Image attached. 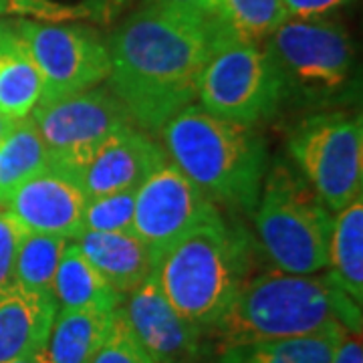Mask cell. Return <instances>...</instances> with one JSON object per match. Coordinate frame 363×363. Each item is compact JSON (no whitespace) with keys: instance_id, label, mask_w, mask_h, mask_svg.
Instances as JSON below:
<instances>
[{"instance_id":"obj_24","label":"cell","mask_w":363,"mask_h":363,"mask_svg":"<svg viewBox=\"0 0 363 363\" xmlns=\"http://www.w3.org/2000/svg\"><path fill=\"white\" fill-rule=\"evenodd\" d=\"M69 238L55 234L25 233L14 259V285L33 293H51L52 277Z\"/></svg>"},{"instance_id":"obj_32","label":"cell","mask_w":363,"mask_h":363,"mask_svg":"<svg viewBox=\"0 0 363 363\" xmlns=\"http://www.w3.org/2000/svg\"><path fill=\"white\" fill-rule=\"evenodd\" d=\"M16 123V119H13V117L4 116L2 111H0V140L9 133V131L13 130V125Z\"/></svg>"},{"instance_id":"obj_30","label":"cell","mask_w":363,"mask_h":363,"mask_svg":"<svg viewBox=\"0 0 363 363\" xmlns=\"http://www.w3.org/2000/svg\"><path fill=\"white\" fill-rule=\"evenodd\" d=\"M331 363H363L362 333H347L335 351Z\"/></svg>"},{"instance_id":"obj_5","label":"cell","mask_w":363,"mask_h":363,"mask_svg":"<svg viewBox=\"0 0 363 363\" xmlns=\"http://www.w3.org/2000/svg\"><path fill=\"white\" fill-rule=\"evenodd\" d=\"M257 206L260 247L277 271L315 274L329 264L333 218L311 186L279 166L260 188Z\"/></svg>"},{"instance_id":"obj_20","label":"cell","mask_w":363,"mask_h":363,"mask_svg":"<svg viewBox=\"0 0 363 363\" xmlns=\"http://www.w3.org/2000/svg\"><path fill=\"white\" fill-rule=\"evenodd\" d=\"M329 279L357 305L363 303V200L357 198L333 218Z\"/></svg>"},{"instance_id":"obj_4","label":"cell","mask_w":363,"mask_h":363,"mask_svg":"<svg viewBox=\"0 0 363 363\" xmlns=\"http://www.w3.org/2000/svg\"><path fill=\"white\" fill-rule=\"evenodd\" d=\"M162 138L169 160L210 200L257 208L267 147L252 125L190 105L162 128Z\"/></svg>"},{"instance_id":"obj_26","label":"cell","mask_w":363,"mask_h":363,"mask_svg":"<svg viewBox=\"0 0 363 363\" xmlns=\"http://www.w3.org/2000/svg\"><path fill=\"white\" fill-rule=\"evenodd\" d=\"M89 363H154L133 335L121 305L111 313L107 335Z\"/></svg>"},{"instance_id":"obj_21","label":"cell","mask_w":363,"mask_h":363,"mask_svg":"<svg viewBox=\"0 0 363 363\" xmlns=\"http://www.w3.org/2000/svg\"><path fill=\"white\" fill-rule=\"evenodd\" d=\"M111 313L99 309L57 311L45 345L49 363H89L107 335Z\"/></svg>"},{"instance_id":"obj_1","label":"cell","mask_w":363,"mask_h":363,"mask_svg":"<svg viewBox=\"0 0 363 363\" xmlns=\"http://www.w3.org/2000/svg\"><path fill=\"white\" fill-rule=\"evenodd\" d=\"M212 43L206 21L145 4L105 43L109 89L138 125L162 130L194 104Z\"/></svg>"},{"instance_id":"obj_10","label":"cell","mask_w":363,"mask_h":363,"mask_svg":"<svg viewBox=\"0 0 363 363\" xmlns=\"http://www.w3.org/2000/svg\"><path fill=\"white\" fill-rule=\"evenodd\" d=\"M43 81L39 105L93 89L109 77V52L99 37L75 25L14 23Z\"/></svg>"},{"instance_id":"obj_3","label":"cell","mask_w":363,"mask_h":363,"mask_svg":"<svg viewBox=\"0 0 363 363\" xmlns=\"http://www.w3.org/2000/svg\"><path fill=\"white\" fill-rule=\"evenodd\" d=\"M250 267L248 234L214 210L157 259L152 274L169 305L206 335L250 277Z\"/></svg>"},{"instance_id":"obj_31","label":"cell","mask_w":363,"mask_h":363,"mask_svg":"<svg viewBox=\"0 0 363 363\" xmlns=\"http://www.w3.org/2000/svg\"><path fill=\"white\" fill-rule=\"evenodd\" d=\"M9 363H49V357H47V351L43 347V350L33 351V353H28L25 357H18V359H13V362Z\"/></svg>"},{"instance_id":"obj_34","label":"cell","mask_w":363,"mask_h":363,"mask_svg":"<svg viewBox=\"0 0 363 363\" xmlns=\"http://www.w3.org/2000/svg\"><path fill=\"white\" fill-rule=\"evenodd\" d=\"M30 0H11L9 4H28Z\"/></svg>"},{"instance_id":"obj_15","label":"cell","mask_w":363,"mask_h":363,"mask_svg":"<svg viewBox=\"0 0 363 363\" xmlns=\"http://www.w3.org/2000/svg\"><path fill=\"white\" fill-rule=\"evenodd\" d=\"M57 303L51 293L11 285L0 293V363L25 357L47 345Z\"/></svg>"},{"instance_id":"obj_14","label":"cell","mask_w":363,"mask_h":363,"mask_svg":"<svg viewBox=\"0 0 363 363\" xmlns=\"http://www.w3.org/2000/svg\"><path fill=\"white\" fill-rule=\"evenodd\" d=\"M166 160V150L131 123L99 145L79 169V180L89 198L135 192Z\"/></svg>"},{"instance_id":"obj_13","label":"cell","mask_w":363,"mask_h":363,"mask_svg":"<svg viewBox=\"0 0 363 363\" xmlns=\"http://www.w3.org/2000/svg\"><path fill=\"white\" fill-rule=\"evenodd\" d=\"M121 303L135 339L154 363H200L204 333L182 317L160 291L154 274L133 289Z\"/></svg>"},{"instance_id":"obj_23","label":"cell","mask_w":363,"mask_h":363,"mask_svg":"<svg viewBox=\"0 0 363 363\" xmlns=\"http://www.w3.org/2000/svg\"><path fill=\"white\" fill-rule=\"evenodd\" d=\"M289 18L283 0H220L210 21L212 39L257 43L267 39Z\"/></svg>"},{"instance_id":"obj_7","label":"cell","mask_w":363,"mask_h":363,"mask_svg":"<svg viewBox=\"0 0 363 363\" xmlns=\"http://www.w3.org/2000/svg\"><path fill=\"white\" fill-rule=\"evenodd\" d=\"M289 152L313 192L333 214L362 198L363 123L359 113H321L289 140Z\"/></svg>"},{"instance_id":"obj_18","label":"cell","mask_w":363,"mask_h":363,"mask_svg":"<svg viewBox=\"0 0 363 363\" xmlns=\"http://www.w3.org/2000/svg\"><path fill=\"white\" fill-rule=\"evenodd\" d=\"M43 93L39 69L14 23H0V111L23 119L39 105Z\"/></svg>"},{"instance_id":"obj_28","label":"cell","mask_w":363,"mask_h":363,"mask_svg":"<svg viewBox=\"0 0 363 363\" xmlns=\"http://www.w3.org/2000/svg\"><path fill=\"white\" fill-rule=\"evenodd\" d=\"M147 4L169 11V13L210 23L220 6V0H147Z\"/></svg>"},{"instance_id":"obj_8","label":"cell","mask_w":363,"mask_h":363,"mask_svg":"<svg viewBox=\"0 0 363 363\" xmlns=\"http://www.w3.org/2000/svg\"><path fill=\"white\" fill-rule=\"evenodd\" d=\"M264 52L289 91L329 99L339 95L353 67V47L343 26L311 18L289 21L267 37Z\"/></svg>"},{"instance_id":"obj_25","label":"cell","mask_w":363,"mask_h":363,"mask_svg":"<svg viewBox=\"0 0 363 363\" xmlns=\"http://www.w3.org/2000/svg\"><path fill=\"white\" fill-rule=\"evenodd\" d=\"M135 192L91 196L83 210L81 230L95 233H131Z\"/></svg>"},{"instance_id":"obj_33","label":"cell","mask_w":363,"mask_h":363,"mask_svg":"<svg viewBox=\"0 0 363 363\" xmlns=\"http://www.w3.org/2000/svg\"><path fill=\"white\" fill-rule=\"evenodd\" d=\"M9 2H11V0H0V14L4 13L6 9H9Z\"/></svg>"},{"instance_id":"obj_19","label":"cell","mask_w":363,"mask_h":363,"mask_svg":"<svg viewBox=\"0 0 363 363\" xmlns=\"http://www.w3.org/2000/svg\"><path fill=\"white\" fill-rule=\"evenodd\" d=\"M347 333L345 327H333L307 337L230 345L214 351L208 363H331Z\"/></svg>"},{"instance_id":"obj_12","label":"cell","mask_w":363,"mask_h":363,"mask_svg":"<svg viewBox=\"0 0 363 363\" xmlns=\"http://www.w3.org/2000/svg\"><path fill=\"white\" fill-rule=\"evenodd\" d=\"M89 196L77 172L49 164L18 186L4 206L26 233H43L73 240L83 226V210Z\"/></svg>"},{"instance_id":"obj_9","label":"cell","mask_w":363,"mask_h":363,"mask_svg":"<svg viewBox=\"0 0 363 363\" xmlns=\"http://www.w3.org/2000/svg\"><path fill=\"white\" fill-rule=\"evenodd\" d=\"M30 113L52 164L77 174L101 143L133 123L130 111L111 89L97 87L37 105Z\"/></svg>"},{"instance_id":"obj_27","label":"cell","mask_w":363,"mask_h":363,"mask_svg":"<svg viewBox=\"0 0 363 363\" xmlns=\"http://www.w3.org/2000/svg\"><path fill=\"white\" fill-rule=\"evenodd\" d=\"M25 233L26 230L14 220L13 214L6 208H0V293L14 285V259Z\"/></svg>"},{"instance_id":"obj_29","label":"cell","mask_w":363,"mask_h":363,"mask_svg":"<svg viewBox=\"0 0 363 363\" xmlns=\"http://www.w3.org/2000/svg\"><path fill=\"white\" fill-rule=\"evenodd\" d=\"M350 0H283L289 16H297V18H313L319 14L329 13L333 9H337L341 4H345Z\"/></svg>"},{"instance_id":"obj_16","label":"cell","mask_w":363,"mask_h":363,"mask_svg":"<svg viewBox=\"0 0 363 363\" xmlns=\"http://www.w3.org/2000/svg\"><path fill=\"white\" fill-rule=\"evenodd\" d=\"M73 242L123 297L142 285L156 267L150 248L133 233L81 230L73 236Z\"/></svg>"},{"instance_id":"obj_6","label":"cell","mask_w":363,"mask_h":363,"mask_svg":"<svg viewBox=\"0 0 363 363\" xmlns=\"http://www.w3.org/2000/svg\"><path fill=\"white\" fill-rule=\"evenodd\" d=\"M285 85L257 43L214 39L200 75V107L214 116L255 125L277 111Z\"/></svg>"},{"instance_id":"obj_22","label":"cell","mask_w":363,"mask_h":363,"mask_svg":"<svg viewBox=\"0 0 363 363\" xmlns=\"http://www.w3.org/2000/svg\"><path fill=\"white\" fill-rule=\"evenodd\" d=\"M51 164V154L33 117L16 119L13 130L0 140V200L2 204L18 186Z\"/></svg>"},{"instance_id":"obj_11","label":"cell","mask_w":363,"mask_h":363,"mask_svg":"<svg viewBox=\"0 0 363 363\" xmlns=\"http://www.w3.org/2000/svg\"><path fill=\"white\" fill-rule=\"evenodd\" d=\"M214 210L212 200L168 157L135 190L131 233L150 248L157 262L172 245Z\"/></svg>"},{"instance_id":"obj_17","label":"cell","mask_w":363,"mask_h":363,"mask_svg":"<svg viewBox=\"0 0 363 363\" xmlns=\"http://www.w3.org/2000/svg\"><path fill=\"white\" fill-rule=\"evenodd\" d=\"M51 295L57 303V311H116L125 298L105 281L101 272L91 264L73 240H69L57 264Z\"/></svg>"},{"instance_id":"obj_2","label":"cell","mask_w":363,"mask_h":363,"mask_svg":"<svg viewBox=\"0 0 363 363\" xmlns=\"http://www.w3.org/2000/svg\"><path fill=\"white\" fill-rule=\"evenodd\" d=\"M333 327L362 333V305L351 301L329 274H291L274 269L248 277L206 333L218 351L242 343L307 337Z\"/></svg>"},{"instance_id":"obj_35","label":"cell","mask_w":363,"mask_h":363,"mask_svg":"<svg viewBox=\"0 0 363 363\" xmlns=\"http://www.w3.org/2000/svg\"><path fill=\"white\" fill-rule=\"evenodd\" d=\"M2 206H4V204H2V200H0V208H2Z\"/></svg>"}]
</instances>
